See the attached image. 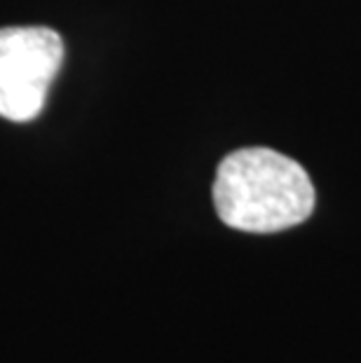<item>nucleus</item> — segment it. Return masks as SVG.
Wrapping results in <instances>:
<instances>
[{
    "label": "nucleus",
    "instance_id": "f257e3e1",
    "mask_svg": "<svg viewBox=\"0 0 361 363\" xmlns=\"http://www.w3.org/2000/svg\"><path fill=\"white\" fill-rule=\"evenodd\" d=\"M213 204L228 228L279 233L310 218L314 188L298 162L267 148H244L221 162Z\"/></svg>",
    "mask_w": 361,
    "mask_h": 363
},
{
    "label": "nucleus",
    "instance_id": "f03ea898",
    "mask_svg": "<svg viewBox=\"0 0 361 363\" xmlns=\"http://www.w3.org/2000/svg\"><path fill=\"white\" fill-rule=\"evenodd\" d=\"M64 43L45 26L0 28V118L30 122L38 118L55 82Z\"/></svg>",
    "mask_w": 361,
    "mask_h": 363
}]
</instances>
